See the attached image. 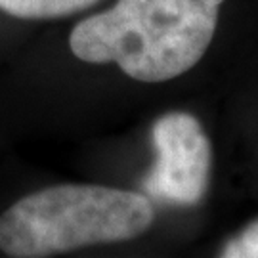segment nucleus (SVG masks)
Wrapping results in <instances>:
<instances>
[{"mask_svg": "<svg viewBox=\"0 0 258 258\" xmlns=\"http://www.w3.org/2000/svg\"><path fill=\"white\" fill-rule=\"evenodd\" d=\"M151 138L157 161L144 180L146 194L174 205L199 203L212 165L211 142L201 122L189 113L172 111L155 120Z\"/></svg>", "mask_w": 258, "mask_h": 258, "instance_id": "3", "label": "nucleus"}, {"mask_svg": "<svg viewBox=\"0 0 258 258\" xmlns=\"http://www.w3.org/2000/svg\"><path fill=\"white\" fill-rule=\"evenodd\" d=\"M224 0H119L75 25L69 46L86 63H117L140 83L176 79L211 46Z\"/></svg>", "mask_w": 258, "mask_h": 258, "instance_id": "1", "label": "nucleus"}, {"mask_svg": "<svg viewBox=\"0 0 258 258\" xmlns=\"http://www.w3.org/2000/svg\"><path fill=\"white\" fill-rule=\"evenodd\" d=\"M155 211L148 195L94 184H59L25 195L0 216V250L14 258L128 241L142 235Z\"/></svg>", "mask_w": 258, "mask_h": 258, "instance_id": "2", "label": "nucleus"}, {"mask_svg": "<svg viewBox=\"0 0 258 258\" xmlns=\"http://www.w3.org/2000/svg\"><path fill=\"white\" fill-rule=\"evenodd\" d=\"M220 256L224 258H258V220L250 222L239 235L226 243Z\"/></svg>", "mask_w": 258, "mask_h": 258, "instance_id": "5", "label": "nucleus"}, {"mask_svg": "<svg viewBox=\"0 0 258 258\" xmlns=\"http://www.w3.org/2000/svg\"><path fill=\"white\" fill-rule=\"evenodd\" d=\"M100 0H0V10L19 19H55L73 16Z\"/></svg>", "mask_w": 258, "mask_h": 258, "instance_id": "4", "label": "nucleus"}]
</instances>
